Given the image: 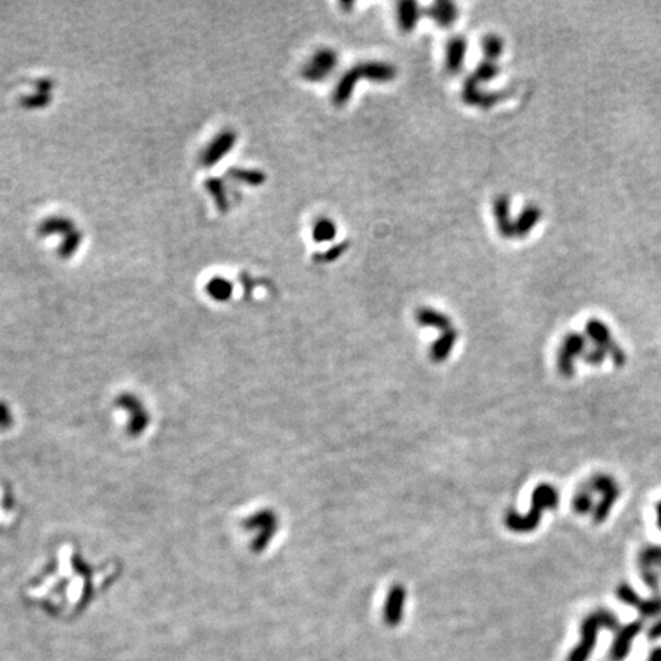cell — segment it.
Masks as SVG:
<instances>
[{"label": "cell", "mask_w": 661, "mask_h": 661, "mask_svg": "<svg viewBox=\"0 0 661 661\" xmlns=\"http://www.w3.org/2000/svg\"><path fill=\"white\" fill-rule=\"evenodd\" d=\"M643 582L648 585L652 591H658L660 586V576L655 570H640Z\"/></svg>", "instance_id": "28"}, {"label": "cell", "mask_w": 661, "mask_h": 661, "mask_svg": "<svg viewBox=\"0 0 661 661\" xmlns=\"http://www.w3.org/2000/svg\"><path fill=\"white\" fill-rule=\"evenodd\" d=\"M559 505V493L553 485L541 484L533 491L532 498V510L528 514L520 516L518 513L510 511L505 519L507 527L516 533H528L533 532L541 524L543 510H554Z\"/></svg>", "instance_id": "1"}, {"label": "cell", "mask_w": 661, "mask_h": 661, "mask_svg": "<svg viewBox=\"0 0 661 661\" xmlns=\"http://www.w3.org/2000/svg\"><path fill=\"white\" fill-rule=\"evenodd\" d=\"M648 637L651 640H658L661 638V620H658L655 624H652L648 631Z\"/></svg>", "instance_id": "29"}, {"label": "cell", "mask_w": 661, "mask_h": 661, "mask_svg": "<svg viewBox=\"0 0 661 661\" xmlns=\"http://www.w3.org/2000/svg\"><path fill=\"white\" fill-rule=\"evenodd\" d=\"M638 566L640 570L661 568V547L658 545H648L638 554Z\"/></svg>", "instance_id": "22"}, {"label": "cell", "mask_w": 661, "mask_h": 661, "mask_svg": "<svg viewBox=\"0 0 661 661\" xmlns=\"http://www.w3.org/2000/svg\"><path fill=\"white\" fill-rule=\"evenodd\" d=\"M337 235V225L329 217H318V219L312 225V239L317 244L331 242L336 239Z\"/></svg>", "instance_id": "21"}, {"label": "cell", "mask_w": 661, "mask_h": 661, "mask_svg": "<svg viewBox=\"0 0 661 661\" xmlns=\"http://www.w3.org/2000/svg\"><path fill=\"white\" fill-rule=\"evenodd\" d=\"M426 14L440 28H450L458 19V6L447 0H438L428 6Z\"/></svg>", "instance_id": "16"}, {"label": "cell", "mask_w": 661, "mask_h": 661, "mask_svg": "<svg viewBox=\"0 0 661 661\" xmlns=\"http://www.w3.org/2000/svg\"><path fill=\"white\" fill-rule=\"evenodd\" d=\"M585 346L586 340L580 334H568L565 337L557 359V366L562 375L571 377L574 374V360L585 354Z\"/></svg>", "instance_id": "7"}, {"label": "cell", "mask_w": 661, "mask_h": 661, "mask_svg": "<svg viewBox=\"0 0 661 661\" xmlns=\"http://www.w3.org/2000/svg\"><path fill=\"white\" fill-rule=\"evenodd\" d=\"M504 48H505V43H504V39L500 37V35H498V34L484 35L482 51H484V55L487 57V60L495 62L496 59H499V57L502 55V53H504Z\"/></svg>", "instance_id": "23"}, {"label": "cell", "mask_w": 661, "mask_h": 661, "mask_svg": "<svg viewBox=\"0 0 661 661\" xmlns=\"http://www.w3.org/2000/svg\"><path fill=\"white\" fill-rule=\"evenodd\" d=\"M648 661H661V648H655L649 655Z\"/></svg>", "instance_id": "31"}, {"label": "cell", "mask_w": 661, "mask_h": 661, "mask_svg": "<svg viewBox=\"0 0 661 661\" xmlns=\"http://www.w3.org/2000/svg\"><path fill=\"white\" fill-rule=\"evenodd\" d=\"M586 334L594 341V346L606 351L617 366H623L626 363V354L615 345L611 331L605 323H601L600 320H590L586 323Z\"/></svg>", "instance_id": "5"}, {"label": "cell", "mask_w": 661, "mask_h": 661, "mask_svg": "<svg viewBox=\"0 0 661 661\" xmlns=\"http://www.w3.org/2000/svg\"><path fill=\"white\" fill-rule=\"evenodd\" d=\"M541 217H542V212H541V208L539 207H536V206H527L524 210H522V212L519 213V216L516 217V221H514V236H518V237H525L529 235V231H532L537 222L541 221Z\"/></svg>", "instance_id": "18"}, {"label": "cell", "mask_w": 661, "mask_h": 661, "mask_svg": "<svg viewBox=\"0 0 661 661\" xmlns=\"http://www.w3.org/2000/svg\"><path fill=\"white\" fill-rule=\"evenodd\" d=\"M338 64V55L331 48H322L302 68V77L308 82L317 83L328 78Z\"/></svg>", "instance_id": "4"}, {"label": "cell", "mask_w": 661, "mask_h": 661, "mask_svg": "<svg viewBox=\"0 0 661 661\" xmlns=\"http://www.w3.org/2000/svg\"><path fill=\"white\" fill-rule=\"evenodd\" d=\"M504 98V93L499 92H484L479 88V83L473 77L466 78L462 86V100L470 106H476L481 109H490L498 105Z\"/></svg>", "instance_id": "9"}, {"label": "cell", "mask_w": 661, "mask_h": 661, "mask_svg": "<svg viewBox=\"0 0 661 661\" xmlns=\"http://www.w3.org/2000/svg\"><path fill=\"white\" fill-rule=\"evenodd\" d=\"M642 629H643V622L642 620L631 622L624 628L619 629V632H617L615 640L611 646V658L614 661H622L623 658L628 657L632 642H634V638L638 634H640Z\"/></svg>", "instance_id": "10"}, {"label": "cell", "mask_w": 661, "mask_h": 661, "mask_svg": "<svg viewBox=\"0 0 661 661\" xmlns=\"http://www.w3.org/2000/svg\"><path fill=\"white\" fill-rule=\"evenodd\" d=\"M657 520H658V527L661 529V500L657 504Z\"/></svg>", "instance_id": "32"}, {"label": "cell", "mask_w": 661, "mask_h": 661, "mask_svg": "<svg viewBox=\"0 0 661 661\" xmlns=\"http://www.w3.org/2000/svg\"><path fill=\"white\" fill-rule=\"evenodd\" d=\"M456 340H458V334L453 328L446 331V332H441L440 338H437V341H435V343L431 347L432 360L437 361V363L444 361L455 347Z\"/></svg>", "instance_id": "20"}, {"label": "cell", "mask_w": 661, "mask_h": 661, "mask_svg": "<svg viewBox=\"0 0 661 661\" xmlns=\"http://www.w3.org/2000/svg\"><path fill=\"white\" fill-rule=\"evenodd\" d=\"M603 628L609 631L619 629V619L609 609H597L582 622V628H580L582 638L576 648L571 651L568 661H588L595 648L597 632Z\"/></svg>", "instance_id": "2"}, {"label": "cell", "mask_w": 661, "mask_h": 661, "mask_svg": "<svg viewBox=\"0 0 661 661\" xmlns=\"http://www.w3.org/2000/svg\"><path fill=\"white\" fill-rule=\"evenodd\" d=\"M592 493L586 489V485H583L576 495L572 498V508L574 511L579 514H586L588 511L592 510Z\"/></svg>", "instance_id": "24"}, {"label": "cell", "mask_w": 661, "mask_h": 661, "mask_svg": "<svg viewBox=\"0 0 661 661\" xmlns=\"http://www.w3.org/2000/svg\"><path fill=\"white\" fill-rule=\"evenodd\" d=\"M617 597L624 605L637 608L643 617H655L661 614V595L649 600H643L628 583H622L617 588Z\"/></svg>", "instance_id": "8"}, {"label": "cell", "mask_w": 661, "mask_h": 661, "mask_svg": "<svg viewBox=\"0 0 661 661\" xmlns=\"http://www.w3.org/2000/svg\"><path fill=\"white\" fill-rule=\"evenodd\" d=\"M406 603V590L401 585H394L388 594L384 605V620L389 626H397L403 619V608Z\"/></svg>", "instance_id": "12"}, {"label": "cell", "mask_w": 661, "mask_h": 661, "mask_svg": "<svg viewBox=\"0 0 661 661\" xmlns=\"http://www.w3.org/2000/svg\"><path fill=\"white\" fill-rule=\"evenodd\" d=\"M499 75V66L495 63V62H490V60H485L482 62L481 64H478V68L475 71V74L471 75L473 77L476 82L481 84V83H485V82H490V80L493 78H496Z\"/></svg>", "instance_id": "25"}, {"label": "cell", "mask_w": 661, "mask_h": 661, "mask_svg": "<svg viewBox=\"0 0 661 661\" xmlns=\"http://www.w3.org/2000/svg\"><path fill=\"white\" fill-rule=\"evenodd\" d=\"M421 17V8L413 0H403L397 6V19L398 26L403 33H410L417 28L418 20Z\"/></svg>", "instance_id": "17"}, {"label": "cell", "mask_w": 661, "mask_h": 661, "mask_svg": "<svg viewBox=\"0 0 661 661\" xmlns=\"http://www.w3.org/2000/svg\"><path fill=\"white\" fill-rule=\"evenodd\" d=\"M493 213H495L499 235L502 237H514V221H511L510 199L507 194H499L493 202Z\"/></svg>", "instance_id": "14"}, {"label": "cell", "mask_w": 661, "mask_h": 661, "mask_svg": "<svg viewBox=\"0 0 661 661\" xmlns=\"http://www.w3.org/2000/svg\"><path fill=\"white\" fill-rule=\"evenodd\" d=\"M586 489L591 493H600V495L603 496L599 505L595 507L594 510V522L595 524H601V522H605L608 519L609 511L613 510L614 504L620 496L619 485H617L613 476L605 475V473H597L590 479V482L586 484Z\"/></svg>", "instance_id": "3"}, {"label": "cell", "mask_w": 661, "mask_h": 661, "mask_svg": "<svg viewBox=\"0 0 661 661\" xmlns=\"http://www.w3.org/2000/svg\"><path fill=\"white\" fill-rule=\"evenodd\" d=\"M351 6H354V3H341V8H351Z\"/></svg>", "instance_id": "33"}, {"label": "cell", "mask_w": 661, "mask_h": 661, "mask_svg": "<svg viewBox=\"0 0 661 661\" xmlns=\"http://www.w3.org/2000/svg\"><path fill=\"white\" fill-rule=\"evenodd\" d=\"M245 527L248 529H253L256 532V537H254L253 542V550L254 551H262L268 543L271 542L273 536L278 529V518L273 511H259L256 514H253L250 519L245 520Z\"/></svg>", "instance_id": "6"}, {"label": "cell", "mask_w": 661, "mask_h": 661, "mask_svg": "<svg viewBox=\"0 0 661 661\" xmlns=\"http://www.w3.org/2000/svg\"><path fill=\"white\" fill-rule=\"evenodd\" d=\"M417 322L421 326H427V328H437L442 332L452 329V322H450L449 316L442 314V312L423 307L417 311Z\"/></svg>", "instance_id": "19"}, {"label": "cell", "mask_w": 661, "mask_h": 661, "mask_svg": "<svg viewBox=\"0 0 661 661\" xmlns=\"http://www.w3.org/2000/svg\"><path fill=\"white\" fill-rule=\"evenodd\" d=\"M6 421H10L8 413H6L5 406H0V426H3Z\"/></svg>", "instance_id": "30"}, {"label": "cell", "mask_w": 661, "mask_h": 661, "mask_svg": "<svg viewBox=\"0 0 661 661\" xmlns=\"http://www.w3.org/2000/svg\"><path fill=\"white\" fill-rule=\"evenodd\" d=\"M363 78H368L369 82L375 83H388L395 80L397 68L394 64L386 62H366L360 63Z\"/></svg>", "instance_id": "15"}, {"label": "cell", "mask_w": 661, "mask_h": 661, "mask_svg": "<svg viewBox=\"0 0 661 661\" xmlns=\"http://www.w3.org/2000/svg\"><path fill=\"white\" fill-rule=\"evenodd\" d=\"M361 78L363 74L360 64H355L351 69H347L345 74L340 77L336 89L332 92V103L336 106H345L347 101L351 100L355 84H357Z\"/></svg>", "instance_id": "11"}, {"label": "cell", "mask_w": 661, "mask_h": 661, "mask_svg": "<svg viewBox=\"0 0 661 661\" xmlns=\"http://www.w3.org/2000/svg\"><path fill=\"white\" fill-rule=\"evenodd\" d=\"M467 40L462 35H455L449 40L446 48V69L449 74L456 75L462 69L464 59L467 55Z\"/></svg>", "instance_id": "13"}, {"label": "cell", "mask_w": 661, "mask_h": 661, "mask_svg": "<svg viewBox=\"0 0 661 661\" xmlns=\"http://www.w3.org/2000/svg\"><path fill=\"white\" fill-rule=\"evenodd\" d=\"M347 248H350V244H347V242L336 244V245L329 246V248L326 250L325 253L316 254V260H318V262H325V264L336 262V260H338L347 251Z\"/></svg>", "instance_id": "26"}, {"label": "cell", "mask_w": 661, "mask_h": 661, "mask_svg": "<svg viewBox=\"0 0 661 661\" xmlns=\"http://www.w3.org/2000/svg\"><path fill=\"white\" fill-rule=\"evenodd\" d=\"M606 355H608L606 351H603V350H600V347L594 346L592 350L586 351V352L583 354V360H585L586 363H590V365H592V366H597V365H601V363L605 361Z\"/></svg>", "instance_id": "27"}]
</instances>
